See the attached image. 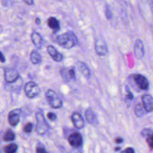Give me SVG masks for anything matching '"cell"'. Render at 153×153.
I'll return each mask as SVG.
<instances>
[{"label": "cell", "mask_w": 153, "mask_h": 153, "mask_svg": "<svg viewBox=\"0 0 153 153\" xmlns=\"http://www.w3.org/2000/svg\"><path fill=\"white\" fill-rule=\"evenodd\" d=\"M57 43L62 47L69 49L78 43L76 35L72 31H68L56 36Z\"/></svg>", "instance_id": "cell-1"}, {"label": "cell", "mask_w": 153, "mask_h": 153, "mask_svg": "<svg viewBox=\"0 0 153 153\" xmlns=\"http://www.w3.org/2000/svg\"><path fill=\"white\" fill-rule=\"evenodd\" d=\"M36 121V131L40 135L44 134L48 130L49 126L46 120L45 119L42 111H37L35 114Z\"/></svg>", "instance_id": "cell-2"}, {"label": "cell", "mask_w": 153, "mask_h": 153, "mask_svg": "<svg viewBox=\"0 0 153 153\" xmlns=\"http://www.w3.org/2000/svg\"><path fill=\"white\" fill-rule=\"evenodd\" d=\"M47 100L50 106L54 109H59L62 106V101L57 94L53 90H48L45 93Z\"/></svg>", "instance_id": "cell-3"}, {"label": "cell", "mask_w": 153, "mask_h": 153, "mask_svg": "<svg viewBox=\"0 0 153 153\" xmlns=\"http://www.w3.org/2000/svg\"><path fill=\"white\" fill-rule=\"evenodd\" d=\"M24 91L26 96L28 98L32 99L39 94L40 88L35 82L28 81L24 85Z\"/></svg>", "instance_id": "cell-4"}, {"label": "cell", "mask_w": 153, "mask_h": 153, "mask_svg": "<svg viewBox=\"0 0 153 153\" xmlns=\"http://www.w3.org/2000/svg\"><path fill=\"white\" fill-rule=\"evenodd\" d=\"M94 49L99 56H105L108 52V48L106 42L102 38H97L94 44Z\"/></svg>", "instance_id": "cell-5"}, {"label": "cell", "mask_w": 153, "mask_h": 153, "mask_svg": "<svg viewBox=\"0 0 153 153\" xmlns=\"http://www.w3.org/2000/svg\"><path fill=\"white\" fill-rule=\"evenodd\" d=\"M4 79L8 83L16 82L19 78V74L17 70L13 68H6L4 69Z\"/></svg>", "instance_id": "cell-6"}, {"label": "cell", "mask_w": 153, "mask_h": 153, "mask_svg": "<svg viewBox=\"0 0 153 153\" xmlns=\"http://www.w3.org/2000/svg\"><path fill=\"white\" fill-rule=\"evenodd\" d=\"M133 78L137 86L141 90H147L149 87V82L146 78L143 75L136 74L133 75Z\"/></svg>", "instance_id": "cell-7"}, {"label": "cell", "mask_w": 153, "mask_h": 153, "mask_svg": "<svg viewBox=\"0 0 153 153\" xmlns=\"http://www.w3.org/2000/svg\"><path fill=\"white\" fill-rule=\"evenodd\" d=\"M69 143L73 147H79L82 144V138L81 134L78 132L71 133L68 138Z\"/></svg>", "instance_id": "cell-8"}, {"label": "cell", "mask_w": 153, "mask_h": 153, "mask_svg": "<svg viewBox=\"0 0 153 153\" xmlns=\"http://www.w3.org/2000/svg\"><path fill=\"white\" fill-rule=\"evenodd\" d=\"M133 51L134 56L137 59H141L143 57L145 54V50L142 40L137 39L135 41Z\"/></svg>", "instance_id": "cell-9"}, {"label": "cell", "mask_w": 153, "mask_h": 153, "mask_svg": "<svg viewBox=\"0 0 153 153\" xmlns=\"http://www.w3.org/2000/svg\"><path fill=\"white\" fill-rule=\"evenodd\" d=\"M71 120L74 127L81 129L84 127V120L81 115L78 112H74L71 115Z\"/></svg>", "instance_id": "cell-10"}, {"label": "cell", "mask_w": 153, "mask_h": 153, "mask_svg": "<svg viewBox=\"0 0 153 153\" xmlns=\"http://www.w3.org/2000/svg\"><path fill=\"white\" fill-rule=\"evenodd\" d=\"M142 106L146 112H150L153 111V97L148 94L142 96Z\"/></svg>", "instance_id": "cell-11"}, {"label": "cell", "mask_w": 153, "mask_h": 153, "mask_svg": "<svg viewBox=\"0 0 153 153\" xmlns=\"http://www.w3.org/2000/svg\"><path fill=\"white\" fill-rule=\"evenodd\" d=\"M21 112L20 109H15L8 113V121L11 126H16L20 121L19 114Z\"/></svg>", "instance_id": "cell-12"}, {"label": "cell", "mask_w": 153, "mask_h": 153, "mask_svg": "<svg viewBox=\"0 0 153 153\" xmlns=\"http://www.w3.org/2000/svg\"><path fill=\"white\" fill-rule=\"evenodd\" d=\"M47 51L48 54L51 56V57L53 59L54 61L60 62L63 60V55L61 53H60L53 45H48L47 47Z\"/></svg>", "instance_id": "cell-13"}, {"label": "cell", "mask_w": 153, "mask_h": 153, "mask_svg": "<svg viewBox=\"0 0 153 153\" xmlns=\"http://www.w3.org/2000/svg\"><path fill=\"white\" fill-rule=\"evenodd\" d=\"M85 117L87 122L92 125H97L99 123L97 117L94 111L91 108H87L85 111Z\"/></svg>", "instance_id": "cell-14"}, {"label": "cell", "mask_w": 153, "mask_h": 153, "mask_svg": "<svg viewBox=\"0 0 153 153\" xmlns=\"http://www.w3.org/2000/svg\"><path fill=\"white\" fill-rule=\"evenodd\" d=\"M30 38L34 46L37 49H41L43 45V39L40 33L34 31L31 33Z\"/></svg>", "instance_id": "cell-15"}, {"label": "cell", "mask_w": 153, "mask_h": 153, "mask_svg": "<svg viewBox=\"0 0 153 153\" xmlns=\"http://www.w3.org/2000/svg\"><path fill=\"white\" fill-rule=\"evenodd\" d=\"M48 26L53 30V33H56L60 30V23L59 20L54 17H50L47 20Z\"/></svg>", "instance_id": "cell-16"}, {"label": "cell", "mask_w": 153, "mask_h": 153, "mask_svg": "<svg viewBox=\"0 0 153 153\" xmlns=\"http://www.w3.org/2000/svg\"><path fill=\"white\" fill-rule=\"evenodd\" d=\"M30 60L33 64L37 65L41 62L42 56L37 50H33L30 54Z\"/></svg>", "instance_id": "cell-17"}, {"label": "cell", "mask_w": 153, "mask_h": 153, "mask_svg": "<svg viewBox=\"0 0 153 153\" xmlns=\"http://www.w3.org/2000/svg\"><path fill=\"white\" fill-rule=\"evenodd\" d=\"M78 69L81 74L86 78H88L90 76V71L87 65L82 62H78L77 63Z\"/></svg>", "instance_id": "cell-18"}, {"label": "cell", "mask_w": 153, "mask_h": 153, "mask_svg": "<svg viewBox=\"0 0 153 153\" xmlns=\"http://www.w3.org/2000/svg\"><path fill=\"white\" fill-rule=\"evenodd\" d=\"M145 110L140 103H137L135 105L134 108V112L137 117H143L145 114Z\"/></svg>", "instance_id": "cell-19"}, {"label": "cell", "mask_w": 153, "mask_h": 153, "mask_svg": "<svg viewBox=\"0 0 153 153\" xmlns=\"http://www.w3.org/2000/svg\"><path fill=\"white\" fill-rule=\"evenodd\" d=\"M3 139L5 141H12L15 139V134L11 129H8L4 134Z\"/></svg>", "instance_id": "cell-20"}, {"label": "cell", "mask_w": 153, "mask_h": 153, "mask_svg": "<svg viewBox=\"0 0 153 153\" xmlns=\"http://www.w3.org/2000/svg\"><path fill=\"white\" fill-rule=\"evenodd\" d=\"M17 149V145L16 143H11L4 148V153H15Z\"/></svg>", "instance_id": "cell-21"}, {"label": "cell", "mask_w": 153, "mask_h": 153, "mask_svg": "<svg viewBox=\"0 0 153 153\" xmlns=\"http://www.w3.org/2000/svg\"><path fill=\"white\" fill-rule=\"evenodd\" d=\"M60 75L63 79L66 81V82H69L71 80V78L69 75V69H67L66 68L62 69L60 71Z\"/></svg>", "instance_id": "cell-22"}, {"label": "cell", "mask_w": 153, "mask_h": 153, "mask_svg": "<svg viewBox=\"0 0 153 153\" xmlns=\"http://www.w3.org/2000/svg\"><path fill=\"white\" fill-rule=\"evenodd\" d=\"M153 133V130L150 128H143L142 131H141V134L143 137H148V136L151 135V134Z\"/></svg>", "instance_id": "cell-23"}, {"label": "cell", "mask_w": 153, "mask_h": 153, "mask_svg": "<svg viewBox=\"0 0 153 153\" xmlns=\"http://www.w3.org/2000/svg\"><path fill=\"white\" fill-rule=\"evenodd\" d=\"M105 16H106V17L107 18V19L110 20V19H111L112 18V11L111 10L110 7L108 5H106V6H105Z\"/></svg>", "instance_id": "cell-24"}, {"label": "cell", "mask_w": 153, "mask_h": 153, "mask_svg": "<svg viewBox=\"0 0 153 153\" xmlns=\"http://www.w3.org/2000/svg\"><path fill=\"white\" fill-rule=\"evenodd\" d=\"M32 128H33V124L32 123H26L24 127H23V131L25 132V133H30L32 130Z\"/></svg>", "instance_id": "cell-25"}, {"label": "cell", "mask_w": 153, "mask_h": 153, "mask_svg": "<svg viewBox=\"0 0 153 153\" xmlns=\"http://www.w3.org/2000/svg\"><path fill=\"white\" fill-rule=\"evenodd\" d=\"M145 139L149 146L153 149V133L146 137Z\"/></svg>", "instance_id": "cell-26"}, {"label": "cell", "mask_w": 153, "mask_h": 153, "mask_svg": "<svg viewBox=\"0 0 153 153\" xmlns=\"http://www.w3.org/2000/svg\"><path fill=\"white\" fill-rule=\"evenodd\" d=\"M47 116V118L50 121H55L57 118V116H56V114H54V112H48Z\"/></svg>", "instance_id": "cell-27"}, {"label": "cell", "mask_w": 153, "mask_h": 153, "mask_svg": "<svg viewBox=\"0 0 153 153\" xmlns=\"http://www.w3.org/2000/svg\"><path fill=\"white\" fill-rule=\"evenodd\" d=\"M126 91H127V94H126V98L128 100H132L133 99V95L132 94V93L130 91V90L128 89V87L126 86Z\"/></svg>", "instance_id": "cell-28"}, {"label": "cell", "mask_w": 153, "mask_h": 153, "mask_svg": "<svg viewBox=\"0 0 153 153\" xmlns=\"http://www.w3.org/2000/svg\"><path fill=\"white\" fill-rule=\"evenodd\" d=\"M69 75L71 79H75V70L73 68L69 69Z\"/></svg>", "instance_id": "cell-29"}, {"label": "cell", "mask_w": 153, "mask_h": 153, "mask_svg": "<svg viewBox=\"0 0 153 153\" xmlns=\"http://www.w3.org/2000/svg\"><path fill=\"white\" fill-rule=\"evenodd\" d=\"M36 153H47L43 146H38L36 149Z\"/></svg>", "instance_id": "cell-30"}, {"label": "cell", "mask_w": 153, "mask_h": 153, "mask_svg": "<svg viewBox=\"0 0 153 153\" xmlns=\"http://www.w3.org/2000/svg\"><path fill=\"white\" fill-rule=\"evenodd\" d=\"M124 153H135V152L133 148L128 147L125 149V151H124Z\"/></svg>", "instance_id": "cell-31"}, {"label": "cell", "mask_w": 153, "mask_h": 153, "mask_svg": "<svg viewBox=\"0 0 153 153\" xmlns=\"http://www.w3.org/2000/svg\"><path fill=\"white\" fill-rule=\"evenodd\" d=\"M123 142V138L121 137H118L115 138V142L116 143H117V144L121 143H122Z\"/></svg>", "instance_id": "cell-32"}, {"label": "cell", "mask_w": 153, "mask_h": 153, "mask_svg": "<svg viewBox=\"0 0 153 153\" xmlns=\"http://www.w3.org/2000/svg\"><path fill=\"white\" fill-rule=\"evenodd\" d=\"M69 153H81L78 149L76 148H74L72 149L70 152Z\"/></svg>", "instance_id": "cell-33"}, {"label": "cell", "mask_w": 153, "mask_h": 153, "mask_svg": "<svg viewBox=\"0 0 153 153\" xmlns=\"http://www.w3.org/2000/svg\"><path fill=\"white\" fill-rule=\"evenodd\" d=\"M24 2L27 4V5H32L34 4V1L32 0H27V1H24Z\"/></svg>", "instance_id": "cell-34"}, {"label": "cell", "mask_w": 153, "mask_h": 153, "mask_svg": "<svg viewBox=\"0 0 153 153\" xmlns=\"http://www.w3.org/2000/svg\"><path fill=\"white\" fill-rule=\"evenodd\" d=\"M5 59L4 56V54L2 52H1V62L2 63H4V62H5Z\"/></svg>", "instance_id": "cell-35"}, {"label": "cell", "mask_w": 153, "mask_h": 153, "mask_svg": "<svg viewBox=\"0 0 153 153\" xmlns=\"http://www.w3.org/2000/svg\"><path fill=\"white\" fill-rule=\"evenodd\" d=\"M35 23L36 24V25H40L41 24V19H39V18H38V17H37V18H36V19H35Z\"/></svg>", "instance_id": "cell-36"}, {"label": "cell", "mask_w": 153, "mask_h": 153, "mask_svg": "<svg viewBox=\"0 0 153 153\" xmlns=\"http://www.w3.org/2000/svg\"><path fill=\"white\" fill-rule=\"evenodd\" d=\"M149 5H150V7H151V10L152 13L153 14V1H151L149 2Z\"/></svg>", "instance_id": "cell-37"}, {"label": "cell", "mask_w": 153, "mask_h": 153, "mask_svg": "<svg viewBox=\"0 0 153 153\" xmlns=\"http://www.w3.org/2000/svg\"><path fill=\"white\" fill-rule=\"evenodd\" d=\"M120 147H116V148H115V151H118V150H120Z\"/></svg>", "instance_id": "cell-38"}]
</instances>
